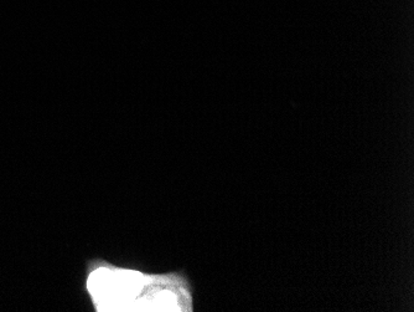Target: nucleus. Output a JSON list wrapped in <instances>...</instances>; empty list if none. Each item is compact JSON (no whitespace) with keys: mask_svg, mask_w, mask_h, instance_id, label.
<instances>
[{"mask_svg":"<svg viewBox=\"0 0 414 312\" xmlns=\"http://www.w3.org/2000/svg\"><path fill=\"white\" fill-rule=\"evenodd\" d=\"M86 290L97 312L191 311V297L179 275H145L103 259L87 264Z\"/></svg>","mask_w":414,"mask_h":312,"instance_id":"1","label":"nucleus"}]
</instances>
